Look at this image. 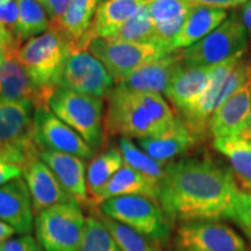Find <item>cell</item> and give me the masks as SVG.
I'll list each match as a JSON object with an SVG mask.
<instances>
[{
    "label": "cell",
    "instance_id": "47",
    "mask_svg": "<svg viewBox=\"0 0 251 251\" xmlns=\"http://www.w3.org/2000/svg\"><path fill=\"white\" fill-rule=\"evenodd\" d=\"M0 251H1V248H0Z\"/></svg>",
    "mask_w": 251,
    "mask_h": 251
},
{
    "label": "cell",
    "instance_id": "17",
    "mask_svg": "<svg viewBox=\"0 0 251 251\" xmlns=\"http://www.w3.org/2000/svg\"><path fill=\"white\" fill-rule=\"evenodd\" d=\"M198 141L183 119L176 117L174 124L164 131L156 136L139 140V144L140 148L156 162L168 165L175 158L190 151Z\"/></svg>",
    "mask_w": 251,
    "mask_h": 251
},
{
    "label": "cell",
    "instance_id": "1",
    "mask_svg": "<svg viewBox=\"0 0 251 251\" xmlns=\"http://www.w3.org/2000/svg\"><path fill=\"white\" fill-rule=\"evenodd\" d=\"M238 191L226 165L208 157H187L165 166L158 203L170 225L228 219Z\"/></svg>",
    "mask_w": 251,
    "mask_h": 251
},
{
    "label": "cell",
    "instance_id": "16",
    "mask_svg": "<svg viewBox=\"0 0 251 251\" xmlns=\"http://www.w3.org/2000/svg\"><path fill=\"white\" fill-rule=\"evenodd\" d=\"M33 202L26 181L17 178L0 186V221L17 234L30 235L34 226Z\"/></svg>",
    "mask_w": 251,
    "mask_h": 251
},
{
    "label": "cell",
    "instance_id": "14",
    "mask_svg": "<svg viewBox=\"0 0 251 251\" xmlns=\"http://www.w3.org/2000/svg\"><path fill=\"white\" fill-rule=\"evenodd\" d=\"M34 112L29 101L0 100V151L14 147L37 146Z\"/></svg>",
    "mask_w": 251,
    "mask_h": 251
},
{
    "label": "cell",
    "instance_id": "26",
    "mask_svg": "<svg viewBox=\"0 0 251 251\" xmlns=\"http://www.w3.org/2000/svg\"><path fill=\"white\" fill-rule=\"evenodd\" d=\"M100 0H74L63 15L58 29L72 51L89 50L87 34Z\"/></svg>",
    "mask_w": 251,
    "mask_h": 251
},
{
    "label": "cell",
    "instance_id": "5",
    "mask_svg": "<svg viewBox=\"0 0 251 251\" xmlns=\"http://www.w3.org/2000/svg\"><path fill=\"white\" fill-rule=\"evenodd\" d=\"M100 211L115 221L159 246H166L171 237V226L158 202L142 196H122L106 200Z\"/></svg>",
    "mask_w": 251,
    "mask_h": 251
},
{
    "label": "cell",
    "instance_id": "22",
    "mask_svg": "<svg viewBox=\"0 0 251 251\" xmlns=\"http://www.w3.org/2000/svg\"><path fill=\"white\" fill-rule=\"evenodd\" d=\"M227 18L228 13L226 9L194 5L179 33L172 41L170 46L171 52L180 51L196 45L225 23Z\"/></svg>",
    "mask_w": 251,
    "mask_h": 251
},
{
    "label": "cell",
    "instance_id": "6",
    "mask_svg": "<svg viewBox=\"0 0 251 251\" xmlns=\"http://www.w3.org/2000/svg\"><path fill=\"white\" fill-rule=\"evenodd\" d=\"M85 220L75 200L58 203L35 215L34 228L41 249L45 251H79Z\"/></svg>",
    "mask_w": 251,
    "mask_h": 251
},
{
    "label": "cell",
    "instance_id": "35",
    "mask_svg": "<svg viewBox=\"0 0 251 251\" xmlns=\"http://www.w3.org/2000/svg\"><path fill=\"white\" fill-rule=\"evenodd\" d=\"M19 17L17 0H0V24L15 36ZM17 37V36H15Z\"/></svg>",
    "mask_w": 251,
    "mask_h": 251
},
{
    "label": "cell",
    "instance_id": "21",
    "mask_svg": "<svg viewBox=\"0 0 251 251\" xmlns=\"http://www.w3.org/2000/svg\"><path fill=\"white\" fill-rule=\"evenodd\" d=\"M193 6L190 0H147L146 7L153 23L156 42L169 52Z\"/></svg>",
    "mask_w": 251,
    "mask_h": 251
},
{
    "label": "cell",
    "instance_id": "11",
    "mask_svg": "<svg viewBox=\"0 0 251 251\" xmlns=\"http://www.w3.org/2000/svg\"><path fill=\"white\" fill-rule=\"evenodd\" d=\"M244 55L246 52L238 54L224 63L214 65L205 90L200 94L197 101L187 111L179 115L199 141L206 134L212 115L222 105V90H224L226 80L241 59L244 57Z\"/></svg>",
    "mask_w": 251,
    "mask_h": 251
},
{
    "label": "cell",
    "instance_id": "33",
    "mask_svg": "<svg viewBox=\"0 0 251 251\" xmlns=\"http://www.w3.org/2000/svg\"><path fill=\"white\" fill-rule=\"evenodd\" d=\"M79 251H122L102 222L96 216L85 220L83 241Z\"/></svg>",
    "mask_w": 251,
    "mask_h": 251
},
{
    "label": "cell",
    "instance_id": "40",
    "mask_svg": "<svg viewBox=\"0 0 251 251\" xmlns=\"http://www.w3.org/2000/svg\"><path fill=\"white\" fill-rule=\"evenodd\" d=\"M193 5L207 6V7L219 8V9H228L235 8L237 6L244 5L249 0H190Z\"/></svg>",
    "mask_w": 251,
    "mask_h": 251
},
{
    "label": "cell",
    "instance_id": "36",
    "mask_svg": "<svg viewBox=\"0 0 251 251\" xmlns=\"http://www.w3.org/2000/svg\"><path fill=\"white\" fill-rule=\"evenodd\" d=\"M74 0H46L45 8L49 19V29L57 30L63 15Z\"/></svg>",
    "mask_w": 251,
    "mask_h": 251
},
{
    "label": "cell",
    "instance_id": "43",
    "mask_svg": "<svg viewBox=\"0 0 251 251\" xmlns=\"http://www.w3.org/2000/svg\"><path fill=\"white\" fill-rule=\"evenodd\" d=\"M237 137L251 141V107H250L249 114H248V117H247L246 124H244L242 130H241V133Z\"/></svg>",
    "mask_w": 251,
    "mask_h": 251
},
{
    "label": "cell",
    "instance_id": "7",
    "mask_svg": "<svg viewBox=\"0 0 251 251\" xmlns=\"http://www.w3.org/2000/svg\"><path fill=\"white\" fill-rule=\"evenodd\" d=\"M248 41L247 30L241 18L233 14L196 45L180 50L181 58L185 67L188 68L214 67L246 52Z\"/></svg>",
    "mask_w": 251,
    "mask_h": 251
},
{
    "label": "cell",
    "instance_id": "45",
    "mask_svg": "<svg viewBox=\"0 0 251 251\" xmlns=\"http://www.w3.org/2000/svg\"><path fill=\"white\" fill-rule=\"evenodd\" d=\"M39 251H45L43 249H41V248H39Z\"/></svg>",
    "mask_w": 251,
    "mask_h": 251
},
{
    "label": "cell",
    "instance_id": "39",
    "mask_svg": "<svg viewBox=\"0 0 251 251\" xmlns=\"http://www.w3.org/2000/svg\"><path fill=\"white\" fill-rule=\"evenodd\" d=\"M23 174L24 170L20 166L0 159V186L8 183V181L20 178Z\"/></svg>",
    "mask_w": 251,
    "mask_h": 251
},
{
    "label": "cell",
    "instance_id": "30",
    "mask_svg": "<svg viewBox=\"0 0 251 251\" xmlns=\"http://www.w3.org/2000/svg\"><path fill=\"white\" fill-rule=\"evenodd\" d=\"M93 212L96 213L97 218L102 222V225L105 226L122 251H162L159 244L137 234L127 226L108 218L101 211L98 212L96 209Z\"/></svg>",
    "mask_w": 251,
    "mask_h": 251
},
{
    "label": "cell",
    "instance_id": "29",
    "mask_svg": "<svg viewBox=\"0 0 251 251\" xmlns=\"http://www.w3.org/2000/svg\"><path fill=\"white\" fill-rule=\"evenodd\" d=\"M17 2L19 17L15 36L21 43L49 30L48 15L37 0H17Z\"/></svg>",
    "mask_w": 251,
    "mask_h": 251
},
{
    "label": "cell",
    "instance_id": "41",
    "mask_svg": "<svg viewBox=\"0 0 251 251\" xmlns=\"http://www.w3.org/2000/svg\"><path fill=\"white\" fill-rule=\"evenodd\" d=\"M241 21H242L244 28H246L248 39L251 41V0L243 5L242 11H241Z\"/></svg>",
    "mask_w": 251,
    "mask_h": 251
},
{
    "label": "cell",
    "instance_id": "15",
    "mask_svg": "<svg viewBox=\"0 0 251 251\" xmlns=\"http://www.w3.org/2000/svg\"><path fill=\"white\" fill-rule=\"evenodd\" d=\"M39 158L54 172L59 184L75 201L79 205L90 207L84 159L69 153L48 149H40Z\"/></svg>",
    "mask_w": 251,
    "mask_h": 251
},
{
    "label": "cell",
    "instance_id": "2",
    "mask_svg": "<svg viewBox=\"0 0 251 251\" xmlns=\"http://www.w3.org/2000/svg\"><path fill=\"white\" fill-rule=\"evenodd\" d=\"M176 120L162 94L139 92L115 86L103 115L105 136L147 139L161 134Z\"/></svg>",
    "mask_w": 251,
    "mask_h": 251
},
{
    "label": "cell",
    "instance_id": "12",
    "mask_svg": "<svg viewBox=\"0 0 251 251\" xmlns=\"http://www.w3.org/2000/svg\"><path fill=\"white\" fill-rule=\"evenodd\" d=\"M34 124L35 141L40 149L69 153L84 161L92 159L96 156L97 151L50 109L34 112Z\"/></svg>",
    "mask_w": 251,
    "mask_h": 251
},
{
    "label": "cell",
    "instance_id": "27",
    "mask_svg": "<svg viewBox=\"0 0 251 251\" xmlns=\"http://www.w3.org/2000/svg\"><path fill=\"white\" fill-rule=\"evenodd\" d=\"M213 147L228 159L236 183L242 186L244 192L251 193V141L241 137H219L214 139Z\"/></svg>",
    "mask_w": 251,
    "mask_h": 251
},
{
    "label": "cell",
    "instance_id": "8",
    "mask_svg": "<svg viewBox=\"0 0 251 251\" xmlns=\"http://www.w3.org/2000/svg\"><path fill=\"white\" fill-rule=\"evenodd\" d=\"M89 51L102 63L117 84L143 65L171 54L156 43H130L100 37L90 43Z\"/></svg>",
    "mask_w": 251,
    "mask_h": 251
},
{
    "label": "cell",
    "instance_id": "38",
    "mask_svg": "<svg viewBox=\"0 0 251 251\" xmlns=\"http://www.w3.org/2000/svg\"><path fill=\"white\" fill-rule=\"evenodd\" d=\"M23 43L13 34L0 24V64L4 61L7 52L15 47H21Z\"/></svg>",
    "mask_w": 251,
    "mask_h": 251
},
{
    "label": "cell",
    "instance_id": "13",
    "mask_svg": "<svg viewBox=\"0 0 251 251\" xmlns=\"http://www.w3.org/2000/svg\"><path fill=\"white\" fill-rule=\"evenodd\" d=\"M19 48L9 50L0 64V100L29 101L35 111L50 109L49 100L55 90L40 89L31 81L18 58Z\"/></svg>",
    "mask_w": 251,
    "mask_h": 251
},
{
    "label": "cell",
    "instance_id": "44",
    "mask_svg": "<svg viewBox=\"0 0 251 251\" xmlns=\"http://www.w3.org/2000/svg\"><path fill=\"white\" fill-rule=\"evenodd\" d=\"M37 1L40 2L41 5H45V2H46V0H37Z\"/></svg>",
    "mask_w": 251,
    "mask_h": 251
},
{
    "label": "cell",
    "instance_id": "28",
    "mask_svg": "<svg viewBox=\"0 0 251 251\" xmlns=\"http://www.w3.org/2000/svg\"><path fill=\"white\" fill-rule=\"evenodd\" d=\"M124 164V157L120 149L115 147L106 149L105 151L100 152L91 159L86 171V186L90 198V207L93 208L97 197Z\"/></svg>",
    "mask_w": 251,
    "mask_h": 251
},
{
    "label": "cell",
    "instance_id": "19",
    "mask_svg": "<svg viewBox=\"0 0 251 251\" xmlns=\"http://www.w3.org/2000/svg\"><path fill=\"white\" fill-rule=\"evenodd\" d=\"M23 176L29 190L35 215L58 203L74 200L59 184L54 172L40 158L30 162Z\"/></svg>",
    "mask_w": 251,
    "mask_h": 251
},
{
    "label": "cell",
    "instance_id": "37",
    "mask_svg": "<svg viewBox=\"0 0 251 251\" xmlns=\"http://www.w3.org/2000/svg\"><path fill=\"white\" fill-rule=\"evenodd\" d=\"M1 251H39L36 241L31 235H21L0 242Z\"/></svg>",
    "mask_w": 251,
    "mask_h": 251
},
{
    "label": "cell",
    "instance_id": "23",
    "mask_svg": "<svg viewBox=\"0 0 251 251\" xmlns=\"http://www.w3.org/2000/svg\"><path fill=\"white\" fill-rule=\"evenodd\" d=\"M147 0H105L97 7L87 34V43L94 39H108L146 5Z\"/></svg>",
    "mask_w": 251,
    "mask_h": 251
},
{
    "label": "cell",
    "instance_id": "34",
    "mask_svg": "<svg viewBox=\"0 0 251 251\" xmlns=\"http://www.w3.org/2000/svg\"><path fill=\"white\" fill-rule=\"evenodd\" d=\"M228 220L234 221L242 229L251 242V193L238 191Z\"/></svg>",
    "mask_w": 251,
    "mask_h": 251
},
{
    "label": "cell",
    "instance_id": "10",
    "mask_svg": "<svg viewBox=\"0 0 251 251\" xmlns=\"http://www.w3.org/2000/svg\"><path fill=\"white\" fill-rule=\"evenodd\" d=\"M115 84L107 69L89 50L71 52L61 81L62 87L101 99L108 98Z\"/></svg>",
    "mask_w": 251,
    "mask_h": 251
},
{
    "label": "cell",
    "instance_id": "9",
    "mask_svg": "<svg viewBox=\"0 0 251 251\" xmlns=\"http://www.w3.org/2000/svg\"><path fill=\"white\" fill-rule=\"evenodd\" d=\"M175 251H249L244 238L218 220L179 224L174 238Z\"/></svg>",
    "mask_w": 251,
    "mask_h": 251
},
{
    "label": "cell",
    "instance_id": "24",
    "mask_svg": "<svg viewBox=\"0 0 251 251\" xmlns=\"http://www.w3.org/2000/svg\"><path fill=\"white\" fill-rule=\"evenodd\" d=\"M158 183L146 177L131 166L124 164L97 197L93 211L106 200L122 196H142L158 202Z\"/></svg>",
    "mask_w": 251,
    "mask_h": 251
},
{
    "label": "cell",
    "instance_id": "4",
    "mask_svg": "<svg viewBox=\"0 0 251 251\" xmlns=\"http://www.w3.org/2000/svg\"><path fill=\"white\" fill-rule=\"evenodd\" d=\"M49 108L94 151L103 146V99L59 86L49 100Z\"/></svg>",
    "mask_w": 251,
    "mask_h": 251
},
{
    "label": "cell",
    "instance_id": "31",
    "mask_svg": "<svg viewBox=\"0 0 251 251\" xmlns=\"http://www.w3.org/2000/svg\"><path fill=\"white\" fill-rule=\"evenodd\" d=\"M108 41H122L130 43H158L156 42L155 28L146 5L133 15L127 23L112 34Z\"/></svg>",
    "mask_w": 251,
    "mask_h": 251
},
{
    "label": "cell",
    "instance_id": "18",
    "mask_svg": "<svg viewBox=\"0 0 251 251\" xmlns=\"http://www.w3.org/2000/svg\"><path fill=\"white\" fill-rule=\"evenodd\" d=\"M184 67L180 51H174L134 71L117 84L124 89L147 93H165L175 75Z\"/></svg>",
    "mask_w": 251,
    "mask_h": 251
},
{
    "label": "cell",
    "instance_id": "46",
    "mask_svg": "<svg viewBox=\"0 0 251 251\" xmlns=\"http://www.w3.org/2000/svg\"><path fill=\"white\" fill-rule=\"evenodd\" d=\"M100 1H105V0H100Z\"/></svg>",
    "mask_w": 251,
    "mask_h": 251
},
{
    "label": "cell",
    "instance_id": "25",
    "mask_svg": "<svg viewBox=\"0 0 251 251\" xmlns=\"http://www.w3.org/2000/svg\"><path fill=\"white\" fill-rule=\"evenodd\" d=\"M213 67H198L180 69L172 78L165 91V97L179 114L187 111L205 90Z\"/></svg>",
    "mask_w": 251,
    "mask_h": 251
},
{
    "label": "cell",
    "instance_id": "20",
    "mask_svg": "<svg viewBox=\"0 0 251 251\" xmlns=\"http://www.w3.org/2000/svg\"><path fill=\"white\" fill-rule=\"evenodd\" d=\"M250 107L251 79L216 109L208 122L207 131L214 139L237 137L246 124Z\"/></svg>",
    "mask_w": 251,
    "mask_h": 251
},
{
    "label": "cell",
    "instance_id": "32",
    "mask_svg": "<svg viewBox=\"0 0 251 251\" xmlns=\"http://www.w3.org/2000/svg\"><path fill=\"white\" fill-rule=\"evenodd\" d=\"M119 149L124 157L125 164L131 166L136 171L150 178L156 183L161 184L165 176V166L156 162L148 153L136 147L128 137L119 139Z\"/></svg>",
    "mask_w": 251,
    "mask_h": 251
},
{
    "label": "cell",
    "instance_id": "42",
    "mask_svg": "<svg viewBox=\"0 0 251 251\" xmlns=\"http://www.w3.org/2000/svg\"><path fill=\"white\" fill-rule=\"evenodd\" d=\"M14 234H17L14 228H12L11 226L5 224V222L0 221V242L9 240Z\"/></svg>",
    "mask_w": 251,
    "mask_h": 251
},
{
    "label": "cell",
    "instance_id": "3",
    "mask_svg": "<svg viewBox=\"0 0 251 251\" xmlns=\"http://www.w3.org/2000/svg\"><path fill=\"white\" fill-rule=\"evenodd\" d=\"M70 55L71 48L67 39L52 29L31 37L18 50L19 61L31 81L46 90H56L61 86Z\"/></svg>",
    "mask_w": 251,
    "mask_h": 251
}]
</instances>
